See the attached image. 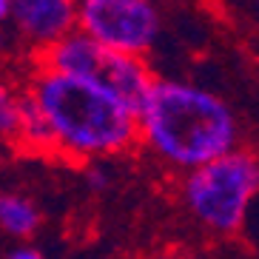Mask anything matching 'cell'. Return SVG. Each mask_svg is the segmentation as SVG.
Segmentation results:
<instances>
[{
    "label": "cell",
    "mask_w": 259,
    "mask_h": 259,
    "mask_svg": "<svg viewBox=\"0 0 259 259\" xmlns=\"http://www.w3.org/2000/svg\"><path fill=\"white\" fill-rule=\"evenodd\" d=\"M26 92L49 125L52 151L74 162L120 157L137 145V111L103 85L34 66Z\"/></svg>",
    "instance_id": "6da1fadb"
},
{
    "label": "cell",
    "mask_w": 259,
    "mask_h": 259,
    "mask_svg": "<svg viewBox=\"0 0 259 259\" xmlns=\"http://www.w3.org/2000/svg\"><path fill=\"white\" fill-rule=\"evenodd\" d=\"M40 228V211L23 194H0V231L17 242L31 239Z\"/></svg>",
    "instance_id": "52a82bcc"
},
{
    "label": "cell",
    "mask_w": 259,
    "mask_h": 259,
    "mask_svg": "<svg viewBox=\"0 0 259 259\" xmlns=\"http://www.w3.org/2000/svg\"><path fill=\"white\" fill-rule=\"evenodd\" d=\"M137 143L174 171L234 151L242 125L228 100L183 80H154L137 106Z\"/></svg>",
    "instance_id": "7a4b0ae2"
},
{
    "label": "cell",
    "mask_w": 259,
    "mask_h": 259,
    "mask_svg": "<svg viewBox=\"0 0 259 259\" xmlns=\"http://www.w3.org/2000/svg\"><path fill=\"white\" fill-rule=\"evenodd\" d=\"M183 205L205 231L220 236L245 228L259 188V165L242 145L183 171Z\"/></svg>",
    "instance_id": "3957f363"
},
{
    "label": "cell",
    "mask_w": 259,
    "mask_h": 259,
    "mask_svg": "<svg viewBox=\"0 0 259 259\" xmlns=\"http://www.w3.org/2000/svg\"><path fill=\"white\" fill-rule=\"evenodd\" d=\"M9 26V0H0V29Z\"/></svg>",
    "instance_id": "30bf717a"
},
{
    "label": "cell",
    "mask_w": 259,
    "mask_h": 259,
    "mask_svg": "<svg viewBox=\"0 0 259 259\" xmlns=\"http://www.w3.org/2000/svg\"><path fill=\"white\" fill-rule=\"evenodd\" d=\"M34 66H46L54 71H66L74 77H85L92 83L114 92L120 100H125L134 111L148 94L151 83L157 80L145 57L128 52L108 49L80 29L66 31L54 43L34 52Z\"/></svg>",
    "instance_id": "277c9868"
},
{
    "label": "cell",
    "mask_w": 259,
    "mask_h": 259,
    "mask_svg": "<svg viewBox=\"0 0 259 259\" xmlns=\"http://www.w3.org/2000/svg\"><path fill=\"white\" fill-rule=\"evenodd\" d=\"M74 29L108 49L145 57L160 40L162 12L154 0H80Z\"/></svg>",
    "instance_id": "5b68a950"
},
{
    "label": "cell",
    "mask_w": 259,
    "mask_h": 259,
    "mask_svg": "<svg viewBox=\"0 0 259 259\" xmlns=\"http://www.w3.org/2000/svg\"><path fill=\"white\" fill-rule=\"evenodd\" d=\"M9 256H12V259H40V256H43V251L34 248V245H20V242H17L15 248L9 251Z\"/></svg>",
    "instance_id": "9c48e42d"
},
{
    "label": "cell",
    "mask_w": 259,
    "mask_h": 259,
    "mask_svg": "<svg viewBox=\"0 0 259 259\" xmlns=\"http://www.w3.org/2000/svg\"><path fill=\"white\" fill-rule=\"evenodd\" d=\"M80 0H9V26L31 52L74 29Z\"/></svg>",
    "instance_id": "8992f818"
},
{
    "label": "cell",
    "mask_w": 259,
    "mask_h": 259,
    "mask_svg": "<svg viewBox=\"0 0 259 259\" xmlns=\"http://www.w3.org/2000/svg\"><path fill=\"white\" fill-rule=\"evenodd\" d=\"M20 103H23V85L0 74V140L17 145L20 140Z\"/></svg>",
    "instance_id": "ba28073f"
}]
</instances>
